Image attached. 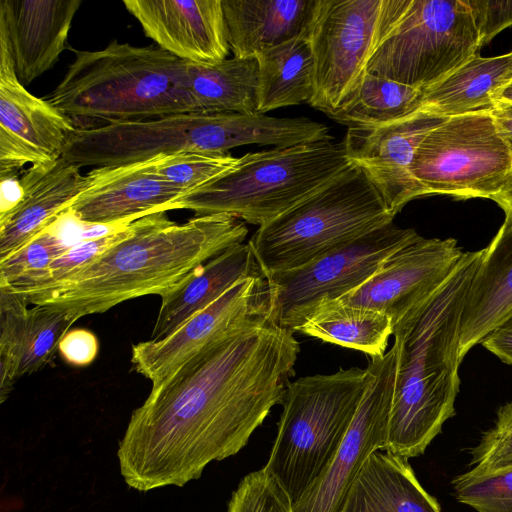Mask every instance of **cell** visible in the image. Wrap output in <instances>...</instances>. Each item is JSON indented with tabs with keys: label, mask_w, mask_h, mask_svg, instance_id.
Here are the masks:
<instances>
[{
	"label": "cell",
	"mask_w": 512,
	"mask_h": 512,
	"mask_svg": "<svg viewBox=\"0 0 512 512\" xmlns=\"http://www.w3.org/2000/svg\"><path fill=\"white\" fill-rule=\"evenodd\" d=\"M299 352L293 331L270 317L201 349L132 412L117 451L125 483L183 487L237 454L282 403Z\"/></svg>",
	"instance_id": "obj_1"
},
{
	"label": "cell",
	"mask_w": 512,
	"mask_h": 512,
	"mask_svg": "<svg viewBox=\"0 0 512 512\" xmlns=\"http://www.w3.org/2000/svg\"><path fill=\"white\" fill-rule=\"evenodd\" d=\"M247 233L245 222L228 214L195 216L179 224L166 211L150 213L132 221L121 239L62 280L14 292L29 305L60 311L76 322L134 298L161 297L200 265L243 243Z\"/></svg>",
	"instance_id": "obj_2"
},
{
	"label": "cell",
	"mask_w": 512,
	"mask_h": 512,
	"mask_svg": "<svg viewBox=\"0 0 512 512\" xmlns=\"http://www.w3.org/2000/svg\"><path fill=\"white\" fill-rule=\"evenodd\" d=\"M483 249L464 252L445 282L393 325L397 371L385 450L422 455L455 414L465 298Z\"/></svg>",
	"instance_id": "obj_3"
},
{
	"label": "cell",
	"mask_w": 512,
	"mask_h": 512,
	"mask_svg": "<svg viewBox=\"0 0 512 512\" xmlns=\"http://www.w3.org/2000/svg\"><path fill=\"white\" fill-rule=\"evenodd\" d=\"M75 59L47 100L70 118L107 123L199 112L187 82V61L157 45L112 40Z\"/></svg>",
	"instance_id": "obj_4"
},
{
	"label": "cell",
	"mask_w": 512,
	"mask_h": 512,
	"mask_svg": "<svg viewBox=\"0 0 512 512\" xmlns=\"http://www.w3.org/2000/svg\"><path fill=\"white\" fill-rule=\"evenodd\" d=\"M352 163L343 141H321L247 153L228 172L168 206L195 216L228 214L262 226L285 213Z\"/></svg>",
	"instance_id": "obj_5"
},
{
	"label": "cell",
	"mask_w": 512,
	"mask_h": 512,
	"mask_svg": "<svg viewBox=\"0 0 512 512\" xmlns=\"http://www.w3.org/2000/svg\"><path fill=\"white\" fill-rule=\"evenodd\" d=\"M393 219L372 181L351 164L309 197L259 226L248 243L266 276L306 265Z\"/></svg>",
	"instance_id": "obj_6"
},
{
	"label": "cell",
	"mask_w": 512,
	"mask_h": 512,
	"mask_svg": "<svg viewBox=\"0 0 512 512\" xmlns=\"http://www.w3.org/2000/svg\"><path fill=\"white\" fill-rule=\"evenodd\" d=\"M366 369L305 376L287 385L278 432L263 469L297 502L321 477L362 398Z\"/></svg>",
	"instance_id": "obj_7"
},
{
	"label": "cell",
	"mask_w": 512,
	"mask_h": 512,
	"mask_svg": "<svg viewBox=\"0 0 512 512\" xmlns=\"http://www.w3.org/2000/svg\"><path fill=\"white\" fill-rule=\"evenodd\" d=\"M256 135L244 113L188 112L144 120L76 127L62 154L79 167L114 166L184 151L227 153Z\"/></svg>",
	"instance_id": "obj_8"
},
{
	"label": "cell",
	"mask_w": 512,
	"mask_h": 512,
	"mask_svg": "<svg viewBox=\"0 0 512 512\" xmlns=\"http://www.w3.org/2000/svg\"><path fill=\"white\" fill-rule=\"evenodd\" d=\"M411 0H316L307 30L314 59L309 103L327 116L358 88L376 50Z\"/></svg>",
	"instance_id": "obj_9"
},
{
	"label": "cell",
	"mask_w": 512,
	"mask_h": 512,
	"mask_svg": "<svg viewBox=\"0 0 512 512\" xmlns=\"http://www.w3.org/2000/svg\"><path fill=\"white\" fill-rule=\"evenodd\" d=\"M481 48L465 0H411L367 72L420 90L442 80Z\"/></svg>",
	"instance_id": "obj_10"
},
{
	"label": "cell",
	"mask_w": 512,
	"mask_h": 512,
	"mask_svg": "<svg viewBox=\"0 0 512 512\" xmlns=\"http://www.w3.org/2000/svg\"><path fill=\"white\" fill-rule=\"evenodd\" d=\"M412 173L424 195L468 199L498 194L512 156L490 110L447 117L420 143Z\"/></svg>",
	"instance_id": "obj_11"
},
{
	"label": "cell",
	"mask_w": 512,
	"mask_h": 512,
	"mask_svg": "<svg viewBox=\"0 0 512 512\" xmlns=\"http://www.w3.org/2000/svg\"><path fill=\"white\" fill-rule=\"evenodd\" d=\"M393 221L301 267L266 275L270 318L296 331L324 299H338L366 282L383 261L419 238Z\"/></svg>",
	"instance_id": "obj_12"
},
{
	"label": "cell",
	"mask_w": 512,
	"mask_h": 512,
	"mask_svg": "<svg viewBox=\"0 0 512 512\" xmlns=\"http://www.w3.org/2000/svg\"><path fill=\"white\" fill-rule=\"evenodd\" d=\"M364 391L355 416L321 477L294 504L293 512H338L367 458L385 450L397 371L394 346L371 357Z\"/></svg>",
	"instance_id": "obj_13"
},
{
	"label": "cell",
	"mask_w": 512,
	"mask_h": 512,
	"mask_svg": "<svg viewBox=\"0 0 512 512\" xmlns=\"http://www.w3.org/2000/svg\"><path fill=\"white\" fill-rule=\"evenodd\" d=\"M270 316L263 274L244 278L172 334L132 345V369L156 386L196 353L229 332Z\"/></svg>",
	"instance_id": "obj_14"
},
{
	"label": "cell",
	"mask_w": 512,
	"mask_h": 512,
	"mask_svg": "<svg viewBox=\"0 0 512 512\" xmlns=\"http://www.w3.org/2000/svg\"><path fill=\"white\" fill-rule=\"evenodd\" d=\"M75 128L72 118L18 80L10 46L0 33V175L56 161Z\"/></svg>",
	"instance_id": "obj_15"
},
{
	"label": "cell",
	"mask_w": 512,
	"mask_h": 512,
	"mask_svg": "<svg viewBox=\"0 0 512 512\" xmlns=\"http://www.w3.org/2000/svg\"><path fill=\"white\" fill-rule=\"evenodd\" d=\"M463 254L453 238L420 236L387 257L361 286L338 299L381 311L393 326L445 282Z\"/></svg>",
	"instance_id": "obj_16"
},
{
	"label": "cell",
	"mask_w": 512,
	"mask_h": 512,
	"mask_svg": "<svg viewBox=\"0 0 512 512\" xmlns=\"http://www.w3.org/2000/svg\"><path fill=\"white\" fill-rule=\"evenodd\" d=\"M446 117L425 111L374 126L349 127L344 139L350 162L375 185L395 217L411 200L425 196L412 173L416 151Z\"/></svg>",
	"instance_id": "obj_17"
},
{
	"label": "cell",
	"mask_w": 512,
	"mask_h": 512,
	"mask_svg": "<svg viewBox=\"0 0 512 512\" xmlns=\"http://www.w3.org/2000/svg\"><path fill=\"white\" fill-rule=\"evenodd\" d=\"M157 159L92 169L66 213L84 224L106 227L167 212L184 193L158 175Z\"/></svg>",
	"instance_id": "obj_18"
},
{
	"label": "cell",
	"mask_w": 512,
	"mask_h": 512,
	"mask_svg": "<svg viewBox=\"0 0 512 512\" xmlns=\"http://www.w3.org/2000/svg\"><path fill=\"white\" fill-rule=\"evenodd\" d=\"M145 35L173 56L215 64L230 51L222 0H125Z\"/></svg>",
	"instance_id": "obj_19"
},
{
	"label": "cell",
	"mask_w": 512,
	"mask_h": 512,
	"mask_svg": "<svg viewBox=\"0 0 512 512\" xmlns=\"http://www.w3.org/2000/svg\"><path fill=\"white\" fill-rule=\"evenodd\" d=\"M23 296L0 288V403L18 378L53 362L59 343L74 320L51 308H29Z\"/></svg>",
	"instance_id": "obj_20"
},
{
	"label": "cell",
	"mask_w": 512,
	"mask_h": 512,
	"mask_svg": "<svg viewBox=\"0 0 512 512\" xmlns=\"http://www.w3.org/2000/svg\"><path fill=\"white\" fill-rule=\"evenodd\" d=\"M81 0H0V33L25 86L50 70L64 51Z\"/></svg>",
	"instance_id": "obj_21"
},
{
	"label": "cell",
	"mask_w": 512,
	"mask_h": 512,
	"mask_svg": "<svg viewBox=\"0 0 512 512\" xmlns=\"http://www.w3.org/2000/svg\"><path fill=\"white\" fill-rule=\"evenodd\" d=\"M80 168L60 157L50 163L33 165L24 172L20 179L22 197L19 203L0 218V261L51 227L67 212L87 183Z\"/></svg>",
	"instance_id": "obj_22"
},
{
	"label": "cell",
	"mask_w": 512,
	"mask_h": 512,
	"mask_svg": "<svg viewBox=\"0 0 512 512\" xmlns=\"http://www.w3.org/2000/svg\"><path fill=\"white\" fill-rule=\"evenodd\" d=\"M512 313V217L483 249L461 317L459 357Z\"/></svg>",
	"instance_id": "obj_23"
},
{
	"label": "cell",
	"mask_w": 512,
	"mask_h": 512,
	"mask_svg": "<svg viewBox=\"0 0 512 512\" xmlns=\"http://www.w3.org/2000/svg\"><path fill=\"white\" fill-rule=\"evenodd\" d=\"M263 274L249 243L234 245L193 270L161 296L150 340L162 339L244 278Z\"/></svg>",
	"instance_id": "obj_24"
},
{
	"label": "cell",
	"mask_w": 512,
	"mask_h": 512,
	"mask_svg": "<svg viewBox=\"0 0 512 512\" xmlns=\"http://www.w3.org/2000/svg\"><path fill=\"white\" fill-rule=\"evenodd\" d=\"M316 0H222L233 57L261 52L305 34Z\"/></svg>",
	"instance_id": "obj_25"
},
{
	"label": "cell",
	"mask_w": 512,
	"mask_h": 512,
	"mask_svg": "<svg viewBox=\"0 0 512 512\" xmlns=\"http://www.w3.org/2000/svg\"><path fill=\"white\" fill-rule=\"evenodd\" d=\"M338 512H441L421 486L408 459L372 453L350 485Z\"/></svg>",
	"instance_id": "obj_26"
},
{
	"label": "cell",
	"mask_w": 512,
	"mask_h": 512,
	"mask_svg": "<svg viewBox=\"0 0 512 512\" xmlns=\"http://www.w3.org/2000/svg\"><path fill=\"white\" fill-rule=\"evenodd\" d=\"M511 79L512 52L493 57L476 54L424 90L423 109L446 118L490 110L494 94Z\"/></svg>",
	"instance_id": "obj_27"
},
{
	"label": "cell",
	"mask_w": 512,
	"mask_h": 512,
	"mask_svg": "<svg viewBox=\"0 0 512 512\" xmlns=\"http://www.w3.org/2000/svg\"><path fill=\"white\" fill-rule=\"evenodd\" d=\"M296 331L376 357L386 353L393 326L391 318L376 309L324 299Z\"/></svg>",
	"instance_id": "obj_28"
},
{
	"label": "cell",
	"mask_w": 512,
	"mask_h": 512,
	"mask_svg": "<svg viewBox=\"0 0 512 512\" xmlns=\"http://www.w3.org/2000/svg\"><path fill=\"white\" fill-rule=\"evenodd\" d=\"M258 62V113L309 104L314 93V59L307 32L267 49Z\"/></svg>",
	"instance_id": "obj_29"
},
{
	"label": "cell",
	"mask_w": 512,
	"mask_h": 512,
	"mask_svg": "<svg viewBox=\"0 0 512 512\" xmlns=\"http://www.w3.org/2000/svg\"><path fill=\"white\" fill-rule=\"evenodd\" d=\"M187 82L199 112L258 113L256 58H227L215 64L187 61Z\"/></svg>",
	"instance_id": "obj_30"
},
{
	"label": "cell",
	"mask_w": 512,
	"mask_h": 512,
	"mask_svg": "<svg viewBox=\"0 0 512 512\" xmlns=\"http://www.w3.org/2000/svg\"><path fill=\"white\" fill-rule=\"evenodd\" d=\"M424 91L368 72L329 117L349 127L386 124L423 109Z\"/></svg>",
	"instance_id": "obj_31"
},
{
	"label": "cell",
	"mask_w": 512,
	"mask_h": 512,
	"mask_svg": "<svg viewBox=\"0 0 512 512\" xmlns=\"http://www.w3.org/2000/svg\"><path fill=\"white\" fill-rule=\"evenodd\" d=\"M239 161L229 153L184 151L159 155L156 172L184 194L193 191L231 170Z\"/></svg>",
	"instance_id": "obj_32"
},
{
	"label": "cell",
	"mask_w": 512,
	"mask_h": 512,
	"mask_svg": "<svg viewBox=\"0 0 512 512\" xmlns=\"http://www.w3.org/2000/svg\"><path fill=\"white\" fill-rule=\"evenodd\" d=\"M69 247L50 227L45 229L18 251L0 261V287L25 286Z\"/></svg>",
	"instance_id": "obj_33"
},
{
	"label": "cell",
	"mask_w": 512,
	"mask_h": 512,
	"mask_svg": "<svg viewBox=\"0 0 512 512\" xmlns=\"http://www.w3.org/2000/svg\"><path fill=\"white\" fill-rule=\"evenodd\" d=\"M452 484L457 501L478 512H512V468L491 474L468 471Z\"/></svg>",
	"instance_id": "obj_34"
},
{
	"label": "cell",
	"mask_w": 512,
	"mask_h": 512,
	"mask_svg": "<svg viewBox=\"0 0 512 512\" xmlns=\"http://www.w3.org/2000/svg\"><path fill=\"white\" fill-rule=\"evenodd\" d=\"M472 474H491L512 468V402L499 408L494 425L471 450Z\"/></svg>",
	"instance_id": "obj_35"
},
{
	"label": "cell",
	"mask_w": 512,
	"mask_h": 512,
	"mask_svg": "<svg viewBox=\"0 0 512 512\" xmlns=\"http://www.w3.org/2000/svg\"><path fill=\"white\" fill-rule=\"evenodd\" d=\"M227 512H293L292 501L263 468L246 475L232 493Z\"/></svg>",
	"instance_id": "obj_36"
},
{
	"label": "cell",
	"mask_w": 512,
	"mask_h": 512,
	"mask_svg": "<svg viewBox=\"0 0 512 512\" xmlns=\"http://www.w3.org/2000/svg\"><path fill=\"white\" fill-rule=\"evenodd\" d=\"M129 224L106 235L81 239L79 243L70 245L69 249L63 255L57 258L44 272L31 282L19 288L9 289L16 292L37 290L62 280L71 272L90 262L121 239L127 233Z\"/></svg>",
	"instance_id": "obj_37"
},
{
	"label": "cell",
	"mask_w": 512,
	"mask_h": 512,
	"mask_svg": "<svg viewBox=\"0 0 512 512\" xmlns=\"http://www.w3.org/2000/svg\"><path fill=\"white\" fill-rule=\"evenodd\" d=\"M465 1L473 16L481 47L512 25V1Z\"/></svg>",
	"instance_id": "obj_38"
},
{
	"label": "cell",
	"mask_w": 512,
	"mask_h": 512,
	"mask_svg": "<svg viewBox=\"0 0 512 512\" xmlns=\"http://www.w3.org/2000/svg\"><path fill=\"white\" fill-rule=\"evenodd\" d=\"M99 350L96 335L83 328L70 329L59 343L58 352L70 365L83 367L91 364Z\"/></svg>",
	"instance_id": "obj_39"
},
{
	"label": "cell",
	"mask_w": 512,
	"mask_h": 512,
	"mask_svg": "<svg viewBox=\"0 0 512 512\" xmlns=\"http://www.w3.org/2000/svg\"><path fill=\"white\" fill-rule=\"evenodd\" d=\"M480 344L502 362L512 365V313L493 328Z\"/></svg>",
	"instance_id": "obj_40"
},
{
	"label": "cell",
	"mask_w": 512,
	"mask_h": 512,
	"mask_svg": "<svg viewBox=\"0 0 512 512\" xmlns=\"http://www.w3.org/2000/svg\"><path fill=\"white\" fill-rule=\"evenodd\" d=\"M17 172L0 175L1 178V207L0 218L7 215L20 201L22 186Z\"/></svg>",
	"instance_id": "obj_41"
},
{
	"label": "cell",
	"mask_w": 512,
	"mask_h": 512,
	"mask_svg": "<svg viewBox=\"0 0 512 512\" xmlns=\"http://www.w3.org/2000/svg\"><path fill=\"white\" fill-rule=\"evenodd\" d=\"M490 112L512 156V104L495 103Z\"/></svg>",
	"instance_id": "obj_42"
},
{
	"label": "cell",
	"mask_w": 512,
	"mask_h": 512,
	"mask_svg": "<svg viewBox=\"0 0 512 512\" xmlns=\"http://www.w3.org/2000/svg\"><path fill=\"white\" fill-rule=\"evenodd\" d=\"M505 212V217H512V174L505 182L501 191L492 197Z\"/></svg>",
	"instance_id": "obj_43"
},
{
	"label": "cell",
	"mask_w": 512,
	"mask_h": 512,
	"mask_svg": "<svg viewBox=\"0 0 512 512\" xmlns=\"http://www.w3.org/2000/svg\"><path fill=\"white\" fill-rule=\"evenodd\" d=\"M493 100L494 104H512V79L494 94Z\"/></svg>",
	"instance_id": "obj_44"
}]
</instances>
